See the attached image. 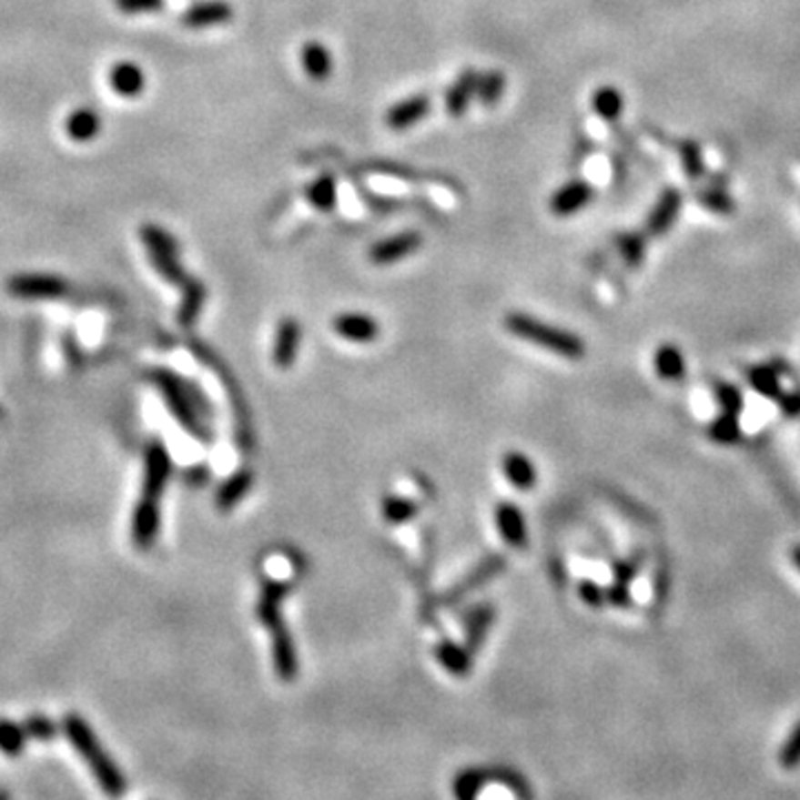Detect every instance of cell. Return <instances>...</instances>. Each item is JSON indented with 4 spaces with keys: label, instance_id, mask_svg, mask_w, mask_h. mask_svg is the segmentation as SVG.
<instances>
[{
    "label": "cell",
    "instance_id": "34",
    "mask_svg": "<svg viewBox=\"0 0 800 800\" xmlns=\"http://www.w3.org/2000/svg\"><path fill=\"white\" fill-rule=\"evenodd\" d=\"M778 765H781L785 772H794V769L800 767V721L794 724L787 741L778 749Z\"/></svg>",
    "mask_w": 800,
    "mask_h": 800
},
{
    "label": "cell",
    "instance_id": "1",
    "mask_svg": "<svg viewBox=\"0 0 800 800\" xmlns=\"http://www.w3.org/2000/svg\"><path fill=\"white\" fill-rule=\"evenodd\" d=\"M169 474H172V456L167 447L163 441H152L145 450L143 494L132 518V538L140 550H149L158 538L160 496L167 487Z\"/></svg>",
    "mask_w": 800,
    "mask_h": 800
},
{
    "label": "cell",
    "instance_id": "23",
    "mask_svg": "<svg viewBox=\"0 0 800 800\" xmlns=\"http://www.w3.org/2000/svg\"><path fill=\"white\" fill-rule=\"evenodd\" d=\"M205 300H208V289H205L203 280H196L194 285L183 291V303H180L178 314L176 316H178V323L183 325L185 329L196 325V320H198L200 311H203L205 307Z\"/></svg>",
    "mask_w": 800,
    "mask_h": 800
},
{
    "label": "cell",
    "instance_id": "6",
    "mask_svg": "<svg viewBox=\"0 0 800 800\" xmlns=\"http://www.w3.org/2000/svg\"><path fill=\"white\" fill-rule=\"evenodd\" d=\"M7 291L16 299L45 300L63 299L69 291V283L56 274H16L7 280Z\"/></svg>",
    "mask_w": 800,
    "mask_h": 800
},
{
    "label": "cell",
    "instance_id": "14",
    "mask_svg": "<svg viewBox=\"0 0 800 800\" xmlns=\"http://www.w3.org/2000/svg\"><path fill=\"white\" fill-rule=\"evenodd\" d=\"M300 63H303L305 74L316 83H325L334 72V60H331L329 49L319 40H307L300 47Z\"/></svg>",
    "mask_w": 800,
    "mask_h": 800
},
{
    "label": "cell",
    "instance_id": "24",
    "mask_svg": "<svg viewBox=\"0 0 800 800\" xmlns=\"http://www.w3.org/2000/svg\"><path fill=\"white\" fill-rule=\"evenodd\" d=\"M507 78L501 69H487V72L478 74V85H476V96L481 100L482 107H494L496 103H501L502 94H505Z\"/></svg>",
    "mask_w": 800,
    "mask_h": 800
},
{
    "label": "cell",
    "instance_id": "43",
    "mask_svg": "<svg viewBox=\"0 0 800 800\" xmlns=\"http://www.w3.org/2000/svg\"><path fill=\"white\" fill-rule=\"evenodd\" d=\"M683 154H685V167H687V174H689V176H698V174H701L703 165H701V156H698V147H696V145H687V147L683 149Z\"/></svg>",
    "mask_w": 800,
    "mask_h": 800
},
{
    "label": "cell",
    "instance_id": "3",
    "mask_svg": "<svg viewBox=\"0 0 800 800\" xmlns=\"http://www.w3.org/2000/svg\"><path fill=\"white\" fill-rule=\"evenodd\" d=\"M289 581H267L263 585V593L258 601V618L263 625L271 632L274 638V667L280 681L291 683L299 673V661H296V649L291 643L289 632H287L283 616H280V601L289 593Z\"/></svg>",
    "mask_w": 800,
    "mask_h": 800
},
{
    "label": "cell",
    "instance_id": "11",
    "mask_svg": "<svg viewBox=\"0 0 800 800\" xmlns=\"http://www.w3.org/2000/svg\"><path fill=\"white\" fill-rule=\"evenodd\" d=\"M593 198V187L585 180H570L562 187L553 191L550 198V209L553 216L558 218H570V216L578 214L582 208L592 203Z\"/></svg>",
    "mask_w": 800,
    "mask_h": 800
},
{
    "label": "cell",
    "instance_id": "40",
    "mask_svg": "<svg viewBox=\"0 0 800 800\" xmlns=\"http://www.w3.org/2000/svg\"><path fill=\"white\" fill-rule=\"evenodd\" d=\"M607 603H612L613 607H627L629 605V582L613 581V585L607 590Z\"/></svg>",
    "mask_w": 800,
    "mask_h": 800
},
{
    "label": "cell",
    "instance_id": "39",
    "mask_svg": "<svg viewBox=\"0 0 800 800\" xmlns=\"http://www.w3.org/2000/svg\"><path fill=\"white\" fill-rule=\"evenodd\" d=\"M578 596H581L582 603H587V605L593 607V610H601V607H605V603H607V592L593 581L578 582Z\"/></svg>",
    "mask_w": 800,
    "mask_h": 800
},
{
    "label": "cell",
    "instance_id": "19",
    "mask_svg": "<svg viewBox=\"0 0 800 800\" xmlns=\"http://www.w3.org/2000/svg\"><path fill=\"white\" fill-rule=\"evenodd\" d=\"M681 203H683L681 191L667 189L665 194H663L661 198H658L656 208H653L652 216H649V220H647L649 231H652V234H656V236L667 234V229L672 228V223H673V220H676L678 209H681Z\"/></svg>",
    "mask_w": 800,
    "mask_h": 800
},
{
    "label": "cell",
    "instance_id": "20",
    "mask_svg": "<svg viewBox=\"0 0 800 800\" xmlns=\"http://www.w3.org/2000/svg\"><path fill=\"white\" fill-rule=\"evenodd\" d=\"M502 471H505L507 481L516 487V490H532L536 485V467L532 465V461L521 451H510L502 458Z\"/></svg>",
    "mask_w": 800,
    "mask_h": 800
},
{
    "label": "cell",
    "instance_id": "5",
    "mask_svg": "<svg viewBox=\"0 0 800 800\" xmlns=\"http://www.w3.org/2000/svg\"><path fill=\"white\" fill-rule=\"evenodd\" d=\"M505 329L521 340L542 347V349L556 351L562 359L581 360L587 351L585 343L576 334L561 329V327L542 323V320L533 319L530 314H521V311H511V314L505 316Z\"/></svg>",
    "mask_w": 800,
    "mask_h": 800
},
{
    "label": "cell",
    "instance_id": "31",
    "mask_svg": "<svg viewBox=\"0 0 800 800\" xmlns=\"http://www.w3.org/2000/svg\"><path fill=\"white\" fill-rule=\"evenodd\" d=\"M491 621H494V610H491L490 605L481 607V610L471 613L470 623H467V645H465L471 653H476L478 649L482 647V641H485V633L487 629H490Z\"/></svg>",
    "mask_w": 800,
    "mask_h": 800
},
{
    "label": "cell",
    "instance_id": "28",
    "mask_svg": "<svg viewBox=\"0 0 800 800\" xmlns=\"http://www.w3.org/2000/svg\"><path fill=\"white\" fill-rule=\"evenodd\" d=\"M29 741V734L23 723H14L9 718H0V752L7 756H20L25 744Z\"/></svg>",
    "mask_w": 800,
    "mask_h": 800
},
{
    "label": "cell",
    "instance_id": "17",
    "mask_svg": "<svg viewBox=\"0 0 800 800\" xmlns=\"http://www.w3.org/2000/svg\"><path fill=\"white\" fill-rule=\"evenodd\" d=\"M653 370L658 379L667 382H681L687 374V362L681 347L665 343L653 351Z\"/></svg>",
    "mask_w": 800,
    "mask_h": 800
},
{
    "label": "cell",
    "instance_id": "7",
    "mask_svg": "<svg viewBox=\"0 0 800 800\" xmlns=\"http://www.w3.org/2000/svg\"><path fill=\"white\" fill-rule=\"evenodd\" d=\"M420 245H422V236L416 229L399 231V234L387 236V238L371 245L370 260L379 267L399 263V260L407 258V256L416 254V251L420 249Z\"/></svg>",
    "mask_w": 800,
    "mask_h": 800
},
{
    "label": "cell",
    "instance_id": "15",
    "mask_svg": "<svg viewBox=\"0 0 800 800\" xmlns=\"http://www.w3.org/2000/svg\"><path fill=\"white\" fill-rule=\"evenodd\" d=\"M496 525L501 530L502 541L510 547H525L527 545V525L522 511L516 505L502 502L496 507Z\"/></svg>",
    "mask_w": 800,
    "mask_h": 800
},
{
    "label": "cell",
    "instance_id": "18",
    "mask_svg": "<svg viewBox=\"0 0 800 800\" xmlns=\"http://www.w3.org/2000/svg\"><path fill=\"white\" fill-rule=\"evenodd\" d=\"M502 567H505V561H502L501 556L487 558V561L482 562V565H478L476 570L471 572V573H467V576L462 578L461 582H456L454 590L447 593V596L442 598V601H445V603H454V601H458V598L467 596V593L474 592L476 587H481L482 582H487V581H490V578H494L496 573H501Z\"/></svg>",
    "mask_w": 800,
    "mask_h": 800
},
{
    "label": "cell",
    "instance_id": "13",
    "mask_svg": "<svg viewBox=\"0 0 800 800\" xmlns=\"http://www.w3.org/2000/svg\"><path fill=\"white\" fill-rule=\"evenodd\" d=\"M300 345V323L294 316H287L278 323L276 329V340H274V362L280 370L294 365L296 354H299Z\"/></svg>",
    "mask_w": 800,
    "mask_h": 800
},
{
    "label": "cell",
    "instance_id": "30",
    "mask_svg": "<svg viewBox=\"0 0 800 800\" xmlns=\"http://www.w3.org/2000/svg\"><path fill=\"white\" fill-rule=\"evenodd\" d=\"M707 436L718 445H732L741 439V422H738V416L727 414L723 411L718 419H714L707 425Z\"/></svg>",
    "mask_w": 800,
    "mask_h": 800
},
{
    "label": "cell",
    "instance_id": "10",
    "mask_svg": "<svg viewBox=\"0 0 800 800\" xmlns=\"http://www.w3.org/2000/svg\"><path fill=\"white\" fill-rule=\"evenodd\" d=\"M234 18V7L225 0H203L187 7L180 16V23L187 29H208L228 25Z\"/></svg>",
    "mask_w": 800,
    "mask_h": 800
},
{
    "label": "cell",
    "instance_id": "16",
    "mask_svg": "<svg viewBox=\"0 0 800 800\" xmlns=\"http://www.w3.org/2000/svg\"><path fill=\"white\" fill-rule=\"evenodd\" d=\"M109 83H112L114 92L125 98H136V96L143 94L145 89V72L132 60H120L109 72Z\"/></svg>",
    "mask_w": 800,
    "mask_h": 800
},
{
    "label": "cell",
    "instance_id": "32",
    "mask_svg": "<svg viewBox=\"0 0 800 800\" xmlns=\"http://www.w3.org/2000/svg\"><path fill=\"white\" fill-rule=\"evenodd\" d=\"M416 511H419L416 502L407 501V498L390 496L382 502V516H385V521L390 525H400V522L411 521L416 516Z\"/></svg>",
    "mask_w": 800,
    "mask_h": 800
},
{
    "label": "cell",
    "instance_id": "29",
    "mask_svg": "<svg viewBox=\"0 0 800 800\" xmlns=\"http://www.w3.org/2000/svg\"><path fill=\"white\" fill-rule=\"evenodd\" d=\"M592 105L593 112L601 116L603 120H616L623 114V107H625V98L616 87L605 85V87H598V92L592 96Z\"/></svg>",
    "mask_w": 800,
    "mask_h": 800
},
{
    "label": "cell",
    "instance_id": "22",
    "mask_svg": "<svg viewBox=\"0 0 800 800\" xmlns=\"http://www.w3.org/2000/svg\"><path fill=\"white\" fill-rule=\"evenodd\" d=\"M251 482H254V474L251 471H238V474L229 476L228 481L220 485L218 494H216V502H218L220 510H231V507L238 505L243 501V496L251 490Z\"/></svg>",
    "mask_w": 800,
    "mask_h": 800
},
{
    "label": "cell",
    "instance_id": "36",
    "mask_svg": "<svg viewBox=\"0 0 800 800\" xmlns=\"http://www.w3.org/2000/svg\"><path fill=\"white\" fill-rule=\"evenodd\" d=\"M482 781H485V774H481L478 769H467L456 778L454 794L458 798H474L478 789L482 787Z\"/></svg>",
    "mask_w": 800,
    "mask_h": 800
},
{
    "label": "cell",
    "instance_id": "21",
    "mask_svg": "<svg viewBox=\"0 0 800 800\" xmlns=\"http://www.w3.org/2000/svg\"><path fill=\"white\" fill-rule=\"evenodd\" d=\"M100 125H103L100 116L94 109H76V112L67 116L65 129H67L69 138H74L76 143H87V140H94L100 134Z\"/></svg>",
    "mask_w": 800,
    "mask_h": 800
},
{
    "label": "cell",
    "instance_id": "38",
    "mask_svg": "<svg viewBox=\"0 0 800 800\" xmlns=\"http://www.w3.org/2000/svg\"><path fill=\"white\" fill-rule=\"evenodd\" d=\"M114 5L118 12L136 16V14L160 12L165 7V0H114Z\"/></svg>",
    "mask_w": 800,
    "mask_h": 800
},
{
    "label": "cell",
    "instance_id": "42",
    "mask_svg": "<svg viewBox=\"0 0 800 800\" xmlns=\"http://www.w3.org/2000/svg\"><path fill=\"white\" fill-rule=\"evenodd\" d=\"M636 572H638L636 561H621L613 565V581L632 582L633 576H636Z\"/></svg>",
    "mask_w": 800,
    "mask_h": 800
},
{
    "label": "cell",
    "instance_id": "45",
    "mask_svg": "<svg viewBox=\"0 0 800 800\" xmlns=\"http://www.w3.org/2000/svg\"><path fill=\"white\" fill-rule=\"evenodd\" d=\"M789 556H792V562H794V565H796V570L800 572V545H794L792 547V553H789Z\"/></svg>",
    "mask_w": 800,
    "mask_h": 800
},
{
    "label": "cell",
    "instance_id": "9",
    "mask_svg": "<svg viewBox=\"0 0 800 800\" xmlns=\"http://www.w3.org/2000/svg\"><path fill=\"white\" fill-rule=\"evenodd\" d=\"M336 334L349 343H374L380 334V325L374 316L360 314V311H345V314L334 316L331 320Z\"/></svg>",
    "mask_w": 800,
    "mask_h": 800
},
{
    "label": "cell",
    "instance_id": "4",
    "mask_svg": "<svg viewBox=\"0 0 800 800\" xmlns=\"http://www.w3.org/2000/svg\"><path fill=\"white\" fill-rule=\"evenodd\" d=\"M63 732L69 738V743L74 744V749L80 754V758L92 769V774L100 787H103V792H107L109 796H120L127 783H125V776L120 774V769L116 767L112 756L105 752L103 744L96 738L92 727L78 714H67L63 721Z\"/></svg>",
    "mask_w": 800,
    "mask_h": 800
},
{
    "label": "cell",
    "instance_id": "33",
    "mask_svg": "<svg viewBox=\"0 0 800 800\" xmlns=\"http://www.w3.org/2000/svg\"><path fill=\"white\" fill-rule=\"evenodd\" d=\"M714 396H716L718 405H721L723 411H727V414H734V416H741L744 400H743L741 390H738L736 385L718 380L716 385H714Z\"/></svg>",
    "mask_w": 800,
    "mask_h": 800
},
{
    "label": "cell",
    "instance_id": "41",
    "mask_svg": "<svg viewBox=\"0 0 800 800\" xmlns=\"http://www.w3.org/2000/svg\"><path fill=\"white\" fill-rule=\"evenodd\" d=\"M701 200L703 203L707 205L709 209H716V211H732V200H729V196H724V194H721V191H707V194H703L701 196Z\"/></svg>",
    "mask_w": 800,
    "mask_h": 800
},
{
    "label": "cell",
    "instance_id": "26",
    "mask_svg": "<svg viewBox=\"0 0 800 800\" xmlns=\"http://www.w3.org/2000/svg\"><path fill=\"white\" fill-rule=\"evenodd\" d=\"M307 200L314 205L319 211H331L336 208V200H339V191H336V178L331 174H320L314 183L307 187Z\"/></svg>",
    "mask_w": 800,
    "mask_h": 800
},
{
    "label": "cell",
    "instance_id": "8",
    "mask_svg": "<svg viewBox=\"0 0 800 800\" xmlns=\"http://www.w3.org/2000/svg\"><path fill=\"white\" fill-rule=\"evenodd\" d=\"M431 112V98L427 94H414L391 105L385 114V125L391 132H407Z\"/></svg>",
    "mask_w": 800,
    "mask_h": 800
},
{
    "label": "cell",
    "instance_id": "37",
    "mask_svg": "<svg viewBox=\"0 0 800 800\" xmlns=\"http://www.w3.org/2000/svg\"><path fill=\"white\" fill-rule=\"evenodd\" d=\"M23 724L29 738H36V741H52L58 734V724L47 716H29Z\"/></svg>",
    "mask_w": 800,
    "mask_h": 800
},
{
    "label": "cell",
    "instance_id": "12",
    "mask_svg": "<svg viewBox=\"0 0 800 800\" xmlns=\"http://www.w3.org/2000/svg\"><path fill=\"white\" fill-rule=\"evenodd\" d=\"M476 85H478V72L476 69L467 67L458 74L454 83L447 87L445 92V112L451 118H461L470 109L471 98L476 96Z\"/></svg>",
    "mask_w": 800,
    "mask_h": 800
},
{
    "label": "cell",
    "instance_id": "35",
    "mask_svg": "<svg viewBox=\"0 0 800 800\" xmlns=\"http://www.w3.org/2000/svg\"><path fill=\"white\" fill-rule=\"evenodd\" d=\"M618 249H621L623 258L632 267L641 265L643 258H645V240L638 234H627L623 238H618Z\"/></svg>",
    "mask_w": 800,
    "mask_h": 800
},
{
    "label": "cell",
    "instance_id": "25",
    "mask_svg": "<svg viewBox=\"0 0 800 800\" xmlns=\"http://www.w3.org/2000/svg\"><path fill=\"white\" fill-rule=\"evenodd\" d=\"M747 380H749V385L754 387V391H756V394H761L763 399L776 400V402L783 399V394H785L783 385H781V380H778V374L772 370V367H767V365L752 367V370L747 371Z\"/></svg>",
    "mask_w": 800,
    "mask_h": 800
},
{
    "label": "cell",
    "instance_id": "27",
    "mask_svg": "<svg viewBox=\"0 0 800 800\" xmlns=\"http://www.w3.org/2000/svg\"><path fill=\"white\" fill-rule=\"evenodd\" d=\"M436 656H439L441 665L451 672L454 676H465L471 667V652L462 645H454V643H441L436 649Z\"/></svg>",
    "mask_w": 800,
    "mask_h": 800
},
{
    "label": "cell",
    "instance_id": "2",
    "mask_svg": "<svg viewBox=\"0 0 800 800\" xmlns=\"http://www.w3.org/2000/svg\"><path fill=\"white\" fill-rule=\"evenodd\" d=\"M149 379L156 387H158L160 396H163L165 402H167L169 411L178 425L183 427L187 434L194 436L198 441H209V430L205 425L200 416H208L209 414V407L205 402L203 396L198 394V390L185 382L180 376H176L174 371L169 370H154L149 374Z\"/></svg>",
    "mask_w": 800,
    "mask_h": 800
},
{
    "label": "cell",
    "instance_id": "44",
    "mask_svg": "<svg viewBox=\"0 0 800 800\" xmlns=\"http://www.w3.org/2000/svg\"><path fill=\"white\" fill-rule=\"evenodd\" d=\"M778 402H781L783 411L787 416H800V391H789V394H783V399Z\"/></svg>",
    "mask_w": 800,
    "mask_h": 800
}]
</instances>
